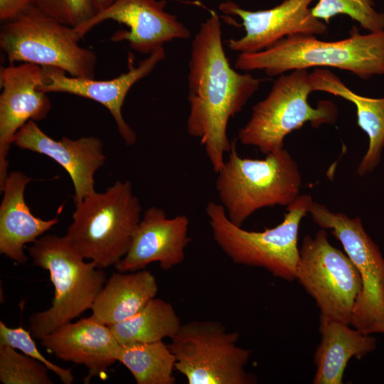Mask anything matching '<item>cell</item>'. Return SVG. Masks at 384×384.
<instances>
[{
	"mask_svg": "<svg viewBox=\"0 0 384 384\" xmlns=\"http://www.w3.org/2000/svg\"><path fill=\"white\" fill-rule=\"evenodd\" d=\"M157 292V282L150 271H117L97 296L91 316L107 326L117 324L138 313Z\"/></svg>",
	"mask_w": 384,
	"mask_h": 384,
	"instance_id": "21",
	"label": "cell"
},
{
	"mask_svg": "<svg viewBox=\"0 0 384 384\" xmlns=\"http://www.w3.org/2000/svg\"><path fill=\"white\" fill-rule=\"evenodd\" d=\"M13 144L20 149L46 155L69 174L73 182L74 203L95 192V172L105 164L103 142L95 137L55 140L44 133L33 120L28 121L15 134Z\"/></svg>",
	"mask_w": 384,
	"mask_h": 384,
	"instance_id": "17",
	"label": "cell"
},
{
	"mask_svg": "<svg viewBox=\"0 0 384 384\" xmlns=\"http://www.w3.org/2000/svg\"><path fill=\"white\" fill-rule=\"evenodd\" d=\"M75 28L46 15L35 5L4 23L0 47L10 64L24 62L60 68L70 76L94 78L95 53L79 45Z\"/></svg>",
	"mask_w": 384,
	"mask_h": 384,
	"instance_id": "8",
	"label": "cell"
},
{
	"mask_svg": "<svg viewBox=\"0 0 384 384\" xmlns=\"http://www.w3.org/2000/svg\"><path fill=\"white\" fill-rule=\"evenodd\" d=\"M312 14L328 24L338 15H346L369 32L384 30V13L374 8L373 0H318Z\"/></svg>",
	"mask_w": 384,
	"mask_h": 384,
	"instance_id": "25",
	"label": "cell"
},
{
	"mask_svg": "<svg viewBox=\"0 0 384 384\" xmlns=\"http://www.w3.org/2000/svg\"><path fill=\"white\" fill-rule=\"evenodd\" d=\"M34 4L46 15L73 28L97 14L94 0H34Z\"/></svg>",
	"mask_w": 384,
	"mask_h": 384,
	"instance_id": "28",
	"label": "cell"
},
{
	"mask_svg": "<svg viewBox=\"0 0 384 384\" xmlns=\"http://www.w3.org/2000/svg\"><path fill=\"white\" fill-rule=\"evenodd\" d=\"M186 215L169 218L164 209L151 206L143 213L125 256L114 266L118 272L142 270L159 262L164 270L180 265L191 239Z\"/></svg>",
	"mask_w": 384,
	"mask_h": 384,
	"instance_id": "16",
	"label": "cell"
},
{
	"mask_svg": "<svg viewBox=\"0 0 384 384\" xmlns=\"http://www.w3.org/2000/svg\"><path fill=\"white\" fill-rule=\"evenodd\" d=\"M239 336L216 321L182 324L168 345L175 369L188 384L256 383V376L245 370L251 351L237 345Z\"/></svg>",
	"mask_w": 384,
	"mask_h": 384,
	"instance_id": "9",
	"label": "cell"
},
{
	"mask_svg": "<svg viewBox=\"0 0 384 384\" xmlns=\"http://www.w3.org/2000/svg\"><path fill=\"white\" fill-rule=\"evenodd\" d=\"M312 67L335 68L363 80L384 75V30L361 34L353 27L348 38L336 41L295 34L265 50L240 53L234 63L236 70H263L271 77Z\"/></svg>",
	"mask_w": 384,
	"mask_h": 384,
	"instance_id": "2",
	"label": "cell"
},
{
	"mask_svg": "<svg viewBox=\"0 0 384 384\" xmlns=\"http://www.w3.org/2000/svg\"><path fill=\"white\" fill-rule=\"evenodd\" d=\"M166 53L163 47L152 51L146 58L134 66L129 57L128 71L109 80H96L67 76L63 70L43 66V81L39 90L46 93L64 92L96 101L105 107L112 114L122 139L127 146L137 141V134L124 120L122 108L128 92L139 80L150 74Z\"/></svg>",
	"mask_w": 384,
	"mask_h": 384,
	"instance_id": "15",
	"label": "cell"
},
{
	"mask_svg": "<svg viewBox=\"0 0 384 384\" xmlns=\"http://www.w3.org/2000/svg\"><path fill=\"white\" fill-rule=\"evenodd\" d=\"M41 341L58 359L85 366L88 370L87 383L117 361L121 346L110 326L92 316L65 324Z\"/></svg>",
	"mask_w": 384,
	"mask_h": 384,
	"instance_id": "18",
	"label": "cell"
},
{
	"mask_svg": "<svg viewBox=\"0 0 384 384\" xmlns=\"http://www.w3.org/2000/svg\"><path fill=\"white\" fill-rule=\"evenodd\" d=\"M166 4V0H115L75 28L82 38L98 23L107 20L117 21L129 29L116 31L110 40L126 41L132 49L149 55L167 42L191 36L189 29L176 16L165 11Z\"/></svg>",
	"mask_w": 384,
	"mask_h": 384,
	"instance_id": "12",
	"label": "cell"
},
{
	"mask_svg": "<svg viewBox=\"0 0 384 384\" xmlns=\"http://www.w3.org/2000/svg\"><path fill=\"white\" fill-rule=\"evenodd\" d=\"M296 279L314 299L320 316L351 326L361 278L348 255L329 242L325 229L304 237Z\"/></svg>",
	"mask_w": 384,
	"mask_h": 384,
	"instance_id": "11",
	"label": "cell"
},
{
	"mask_svg": "<svg viewBox=\"0 0 384 384\" xmlns=\"http://www.w3.org/2000/svg\"><path fill=\"white\" fill-rule=\"evenodd\" d=\"M310 78L314 92H328L355 105L357 125L367 134L369 140L357 172L362 176L373 171L380 161L384 147V97L372 98L357 94L327 69L315 70L310 73Z\"/></svg>",
	"mask_w": 384,
	"mask_h": 384,
	"instance_id": "22",
	"label": "cell"
},
{
	"mask_svg": "<svg viewBox=\"0 0 384 384\" xmlns=\"http://www.w3.org/2000/svg\"><path fill=\"white\" fill-rule=\"evenodd\" d=\"M217 174L220 204L239 227L262 208L290 205L299 196L302 185L298 165L285 149L263 159L244 158L238 154L235 141Z\"/></svg>",
	"mask_w": 384,
	"mask_h": 384,
	"instance_id": "3",
	"label": "cell"
},
{
	"mask_svg": "<svg viewBox=\"0 0 384 384\" xmlns=\"http://www.w3.org/2000/svg\"><path fill=\"white\" fill-rule=\"evenodd\" d=\"M32 337L31 332L22 326L11 328L3 321H0V345L9 346L40 361L48 370L54 373L64 384L73 383L74 375L71 369L62 368L48 360L39 351Z\"/></svg>",
	"mask_w": 384,
	"mask_h": 384,
	"instance_id": "27",
	"label": "cell"
},
{
	"mask_svg": "<svg viewBox=\"0 0 384 384\" xmlns=\"http://www.w3.org/2000/svg\"><path fill=\"white\" fill-rule=\"evenodd\" d=\"M115 0H94V5L97 13L102 11L112 5Z\"/></svg>",
	"mask_w": 384,
	"mask_h": 384,
	"instance_id": "30",
	"label": "cell"
},
{
	"mask_svg": "<svg viewBox=\"0 0 384 384\" xmlns=\"http://www.w3.org/2000/svg\"><path fill=\"white\" fill-rule=\"evenodd\" d=\"M42 67L24 63L0 69V190L9 175L7 156L16 132L29 120L45 119L51 109L43 83Z\"/></svg>",
	"mask_w": 384,
	"mask_h": 384,
	"instance_id": "14",
	"label": "cell"
},
{
	"mask_svg": "<svg viewBox=\"0 0 384 384\" xmlns=\"http://www.w3.org/2000/svg\"><path fill=\"white\" fill-rule=\"evenodd\" d=\"M311 92L307 69L281 75L267 97L252 107L250 119L238 132V139L266 155L284 149V138L306 122L315 128L334 123L338 116L335 104L321 100L316 107H311L308 102Z\"/></svg>",
	"mask_w": 384,
	"mask_h": 384,
	"instance_id": "7",
	"label": "cell"
},
{
	"mask_svg": "<svg viewBox=\"0 0 384 384\" xmlns=\"http://www.w3.org/2000/svg\"><path fill=\"white\" fill-rule=\"evenodd\" d=\"M47 367L40 361L0 345V382L2 384H53Z\"/></svg>",
	"mask_w": 384,
	"mask_h": 384,
	"instance_id": "26",
	"label": "cell"
},
{
	"mask_svg": "<svg viewBox=\"0 0 384 384\" xmlns=\"http://www.w3.org/2000/svg\"><path fill=\"white\" fill-rule=\"evenodd\" d=\"M31 178L21 171L9 174L2 188L0 206V253L13 261H28L24 246L33 243L58 223V218L43 220L36 217L27 206L24 192Z\"/></svg>",
	"mask_w": 384,
	"mask_h": 384,
	"instance_id": "19",
	"label": "cell"
},
{
	"mask_svg": "<svg viewBox=\"0 0 384 384\" xmlns=\"http://www.w3.org/2000/svg\"><path fill=\"white\" fill-rule=\"evenodd\" d=\"M181 324L173 305L154 297L133 316L109 326L119 343L126 345L171 339Z\"/></svg>",
	"mask_w": 384,
	"mask_h": 384,
	"instance_id": "23",
	"label": "cell"
},
{
	"mask_svg": "<svg viewBox=\"0 0 384 384\" xmlns=\"http://www.w3.org/2000/svg\"><path fill=\"white\" fill-rule=\"evenodd\" d=\"M312 201L309 195H299L287 206L282 221L263 231H249L233 224L220 203L209 201L206 213L213 240L233 263L261 267L276 277L293 281L299 258V225Z\"/></svg>",
	"mask_w": 384,
	"mask_h": 384,
	"instance_id": "6",
	"label": "cell"
},
{
	"mask_svg": "<svg viewBox=\"0 0 384 384\" xmlns=\"http://www.w3.org/2000/svg\"><path fill=\"white\" fill-rule=\"evenodd\" d=\"M117 361L130 371L137 384L176 383V358L163 341L121 345Z\"/></svg>",
	"mask_w": 384,
	"mask_h": 384,
	"instance_id": "24",
	"label": "cell"
},
{
	"mask_svg": "<svg viewBox=\"0 0 384 384\" xmlns=\"http://www.w3.org/2000/svg\"><path fill=\"white\" fill-rule=\"evenodd\" d=\"M188 68L187 132L200 139L218 173L232 146L228 122L259 89L261 80L231 67L223 46L220 17L213 10L193 39Z\"/></svg>",
	"mask_w": 384,
	"mask_h": 384,
	"instance_id": "1",
	"label": "cell"
},
{
	"mask_svg": "<svg viewBox=\"0 0 384 384\" xmlns=\"http://www.w3.org/2000/svg\"><path fill=\"white\" fill-rule=\"evenodd\" d=\"M33 5L34 0H0V21H10Z\"/></svg>",
	"mask_w": 384,
	"mask_h": 384,
	"instance_id": "29",
	"label": "cell"
},
{
	"mask_svg": "<svg viewBox=\"0 0 384 384\" xmlns=\"http://www.w3.org/2000/svg\"><path fill=\"white\" fill-rule=\"evenodd\" d=\"M313 1L284 0L271 9L254 11L233 1L221 3L219 10L238 16L245 31L244 36L228 41V48L240 53H256L289 36L325 34L327 24L312 14L310 4Z\"/></svg>",
	"mask_w": 384,
	"mask_h": 384,
	"instance_id": "13",
	"label": "cell"
},
{
	"mask_svg": "<svg viewBox=\"0 0 384 384\" xmlns=\"http://www.w3.org/2000/svg\"><path fill=\"white\" fill-rule=\"evenodd\" d=\"M319 320L321 339L314 356L316 369L312 383L342 384L348 361L373 352L377 340L343 322L321 316Z\"/></svg>",
	"mask_w": 384,
	"mask_h": 384,
	"instance_id": "20",
	"label": "cell"
},
{
	"mask_svg": "<svg viewBox=\"0 0 384 384\" xmlns=\"http://www.w3.org/2000/svg\"><path fill=\"white\" fill-rule=\"evenodd\" d=\"M66 237L97 268L115 266L127 254L142 218V206L129 181H117L75 203Z\"/></svg>",
	"mask_w": 384,
	"mask_h": 384,
	"instance_id": "5",
	"label": "cell"
},
{
	"mask_svg": "<svg viewBox=\"0 0 384 384\" xmlns=\"http://www.w3.org/2000/svg\"><path fill=\"white\" fill-rule=\"evenodd\" d=\"M28 251L35 266L48 271L54 287L50 307L33 314L29 319V331L41 340L91 309L107 277L103 269L85 261L66 235H42Z\"/></svg>",
	"mask_w": 384,
	"mask_h": 384,
	"instance_id": "4",
	"label": "cell"
},
{
	"mask_svg": "<svg viewBox=\"0 0 384 384\" xmlns=\"http://www.w3.org/2000/svg\"><path fill=\"white\" fill-rule=\"evenodd\" d=\"M308 213L321 228L331 230L360 274L362 289L353 310L351 326L364 334H384V258L379 247L359 217L351 218L343 213L332 212L314 201Z\"/></svg>",
	"mask_w": 384,
	"mask_h": 384,
	"instance_id": "10",
	"label": "cell"
}]
</instances>
